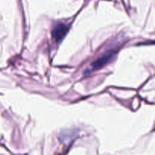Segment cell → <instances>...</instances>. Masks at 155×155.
<instances>
[{
    "label": "cell",
    "mask_w": 155,
    "mask_h": 155,
    "mask_svg": "<svg viewBox=\"0 0 155 155\" xmlns=\"http://www.w3.org/2000/svg\"><path fill=\"white\" fill-rule=\"evenodd\" d=\"M113 51H109L107 54H103L101 57L98 58L96 61H95L92 63V64H91V68L89 69L90 71H89V73L91 72V71H96V70H98L101 68H102L104 65H105L106 64L108 63V62L111 60L112 58H113Z\"/></svg>",
    "instance_id": "cell-2"
},
{
    "label": "cell",
    "mask_w": 155,
    "mask_h": 155,
    "mask_svg": "<svg viewBox=\"0 0 155 155\" xmlns=\"http://www.w3.org/2000/svg\"><path fill=\"white\" fill-rule=\"evenodd\" d=\"M68 30H69V27L68 25L62 23H58L54 26L51 32L53 39L58 42H61L66 36Z\"/></svg>",
    "instance_id": "cell-1"
}]
</instances>
